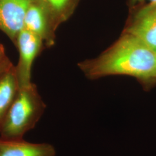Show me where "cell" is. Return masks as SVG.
<instances>
[{
  "instance_id": "obj_1",
  "label": "cell",
  "mask_w": 156,
  "mask_h": 156,
  "mask_svg": "<svg viewBox=\"0 0 156 156\" xmlns=\"http://www.w3.org/2000/svg\"><path fill=\"white\" fill-rule=\"evenodd\" d=\"M86 68L89 76L93 78L126 75L147 80L154 79L156 53L140 40L127 33Z\"/></svg>"
},
{
  "instance_id": "obj_2",
  "label": "cell",
  "mask_w": 156,
  "mask_h": 156,
  "mask_svg": "<svg viewBox=\"0 0 156 156\" xmlns=\"http://www.w3.org/2000/svg\"><path fill=\"white\" fill-rule=\"evenodd\" d=\"M45 109L46 105L35 84L20 88L0 124V138L22 139L25 134L35 127Z\"/></svg>"
},
{
  "instance_id": "obj_3",
  "label": "cell",
  "mask_w": 156,
  "mask_h": 156,
  "mask_svg": "<svg viewBox=\"0 0 156 156\" xmlns=\"http://www.w3.org/2000/svg\"><path fill=\"white\" fill-rule=\"evenodd\" d=\"M44 42L35 34L23 29L19 34L15 45L19 53V58L15 66L19 87L32 83L31 70L34 62L41 53Z\"/></svg>"
},
{
  "instance_id": "obj_4",
  "label": "cell",
  "mask_w": 156,
  "mask_h": 156,
  "mask_svg": "<svg viewBox=\"0 0 156 156\" xmlns=\"http://www.w3.org/2000/svg\"><path fill=\"white\" fill-rule=\"evenodd\" d=\"M56 28L45 6L39 0H34L26 12L23 29L35 34L50 46L55 43Z\"/></svg>"
},
{
  "instance_id": "obj_5",
  "label": "cell",
  "mask_w": 156,
  "mask_h": 156,
  "mask_svg": "<svg viewBox=\"0 0 156 156\" xmlns=\"http://www.w3.org/2000/svg\"><path fill=\"white\" fill-rule=\"evenodd\" d=\"M34 0H0V30L14 44L23 29L24 20Z\"/></svg>"
},
{
  "instance_id": "obj_6",
  "label": "cell",
  "mask_w": 156,
  "mask_h": 156,
  "mask_svg": "<svg viewBox=\"0 0 156 156\" xmlns=\"http://www.w3.org/2000/svg\"><path fill=\"white\" fill-rule=\"evenodd\" d=\"M127 33L140 40L156 53V5L146 6L140 10Z\"/></svg>"
},
{
  "instance_id": "obj_7",
  "label": "cell",
  "mask_w": 156,
  "mask_h": 156,
  "mask_svg": "<svg viewBox=\"0 0 156 156\" xmlns=\"http://www.w3.org/2000/svg\"><path fill=\"white\" fill-rule=\"evenodd\" d=\"M0 156H56L55 147L48 143L34 144L23 139L0 138Z\"/></svg>"
},
{
  "instance_id": "obj_8",
  "label": "cell",
  "mask_w": 156,
  "mask_h": 156,
  "mask_svg": "<svg viewBox=\"0 0 156 156\" xmlns=\"http://www.w3.org/2000/svg\"><path fill=\"white\" fill-rule=\"evenodd\" d=\"M20 87L13 65L0 73V124L15 100Z\"/></svg>"
},
{
  "instance_id": "obj_9",
  "label": "cell",
  "mask_w": 156,
  "mask_h": 156,
  "mask_svg": "<svg viewBox=\"0 0 156 156\" xmlns=\"http://www.w3.org/2000/svg\"><path fill=\"white\" fill-rule=\"evenodd\" d=\"M50 13L56 27L72 15L79 0H39Z\"/></svg>"
},
{
  "instance_id": "obj_10",
  "label": "cell",
  "mask_w": 156,
  "mask_h": 156,
  "mask_svg": "<svg viewBox=\"0 0 156 156\" xmlns=\"http://www.w3.org/2000/svg\"><path fill=\"white\" fill-rule=\"evenodd\" d=\"M13 66V64L12 63L9 58L7 57L2 62L0 63V73L5 71L7 69Z\"/></svg>"
},
{
  "instance_id": "obj_11",
  "label": "cell",
  "mask_w": 156,
  "mask_h": 156,
  "mask_svg": "<svg viewBox=\"0 0 156 156\" xmlns=\"http://www.w3.org/2000/svg\"><path fill=\"white\" fill-rule=\"evenodd\" d=\"M145 2H147V5H156V0H130V2L132 5H137L139 4H142Z\"/></svg>"
},
{
  "instance_id": "obj_12",
  "label": "cell",
  "mask_w": 156,
  "mask_h": 156,
  "mask_svg": "<svg viewBox=\"0 0 156 156\" xmlns=\"http://www.w3.org/2000/svg\"><path fill=\"white\" fill-rule=\"evenodd\" d=\"M6 57L7 56H6L5 48L1 43H0V63L3 62Z\"/></svg>"
},
{
  "instance_id": "obj_13",
  "label": "cell",
  "mask_w": 156,
  "mask_h": 156,
  "mask_svg": "<svg viewBox=\"0 0 156 156\" xmlns=\"http://www.w3.org/2000/svg\"><path fill=\"white\" fill-rule=\"evenodd\" d=\"M154 79H156V73H155V74H154Z\"/></svg>"
}]
</instances>
